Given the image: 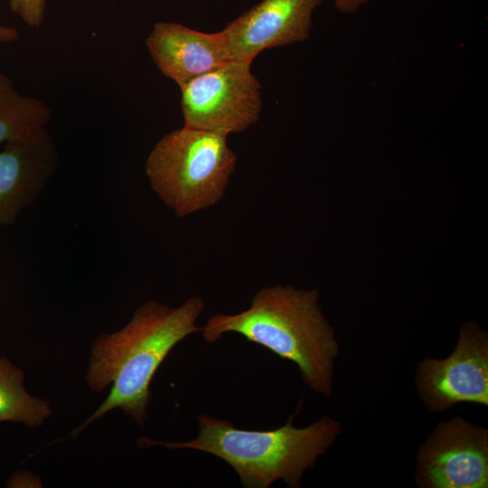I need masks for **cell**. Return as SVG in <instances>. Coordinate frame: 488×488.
<instances>
[{"instance_id":"11","label":"cell","mask_w":488,"mask_h":488,"mask_svg":"<svg viewBox=\"0 0 488 488\" xmlns=\"http://www.w3.org/2000/svg\"><path fill=\"white\" fill-rule=\"evenodd\" d=\"M25 374L12 361L0 356V422L23 424L29 429L42 427L52 414L48 400L30 394Z\"/></svg>"},{"instance_id":"13","label":"cell","mask_w":488,"mask_h":488,"mask_svg":"<svg viewBox=\"0 0 488 488\" xmlns=\"http://www.w3.org/2000/svg\"><path fill=\"white\" fill-rule=\"evenodd\" d=\"M46 0H9V6L28 26L39 28L44 20Z\"/></svg>"},{"instance_id":"2","label":"cell","mask_w":488,"mask_h":488,"mask_svg":"<svg viewBox=\"0 0 488 488\" xmlns=\"http://www.w3.org/2000/svg\"><path fill=\"white\" fill-rule=\"evenodd\" d=\"M318 301L315 289L264 287L254 295L249 308L235 314H213L201 332L211 343L227 333L242 335L294 362L309 389L330 398L340 346Z\"/></svg>"},{"instance_id":"3","label":"cell","mask_w":488,"mask_h":488,"mask_svg":"<svg viewBox=\"0 0 488 488\" xmlns=\"http://www.w3.org/2000/svg\"><path fill=\"white\" fill-rule=\"evenodd\" d=\"M293 414L272 430H247L233 423L201 414L198 436L188 441H159L147 436L139 447L162 446L169 449H194L211 454L230 465L245 488H267L283 480L300 488L306 470L313 469L342 433V423L327 415L304 427L293 426Z\"/></svg>"},{"instance_id":"7","label":"cell","mask_w":488,"mask_h":488,"mask_svg":"<svg viewBox=\"0 0 488 488\" xmlns=\"http://www.w3.org/2000/svg\"><path fill=\"white\" fill-rule=\"evenodd\" d=\"M415 384L419 399L433 413L461 402L488 407L487 333L473 321L463 324L448 357L418 362Z\"/></svg>"},{"instance_id":"15","label":"cell","mask_w":488,"mask_h":488,"mask_svg":"<svg viewBox=\"0 0 488 488\" xmlns=\"http://www.w3.org/2000/svg\"><path fill=\"white\" fill-rule=\"evenodd\" d=\"M371 0H333L335 7L342 13L352 14Z\"/></svg>"},{"instance_id":"16","label":"cell","mask_w":488,"mask_h":488,"mask_svg":"<svg viewBox=\"0 0 488 488\" xmlns=\"http://www.w3.org/2000/svg\"><path fill=\"white\" fill-rule=\"evenodd\" d=\"M20 34L17 29L0 24V42H14L18 41Z\"/></svg>"},{"instance_id":"4","label":"cell","mask_w":488,"mask_h":488,"mask_svg":"<svg viewBox=\"0 0 488 488\" xmlns=\"http://www.w3.org/2000/svg\"><path fill=\"white\" fill-rule=\"evenodd\" d=\"M228 136L183 126L161 137L145 171L152 190L179 218L217 204L236 168Z\"/></svg>"},{"instance_id":"12","label":"cell","mask_w":488,"mask_h":488,"mask_svg":"<svg viewBox=\"0 0 488 488\" xmlns=\"http://www.w3.org/2000/svg\"><path fill=\"white\" fill-rule=\"evenodd\" d=\"M52 111L40 99L18 92L0 71V144L26 137L47 126Z\"/></svg>"},{"instance_id":"5","label":"cell","mask_w":488,"mask_h":488,"mask_svg":"<svg viewBox=\"0 0 488 488\" xmlns=\"http://www.w3.org/2000/svg\"><path fill=\"white\" fill-rule=\"evenodd\" d=\"M251 64L233 61L181 85L183 126L229 136L255 124L262 99Z\"/></svg>"},{"instance_id":"6","label":"cell","mask_w":488,"mask_h":488,"mask_svg":"<svg viewBox=\"0 0 488 488\" xmlns=\"http://www.w3.org/2000/svg\"><path fill=\"white\" fill-rule=\"evenodd\" d=\"M419 488H487L488 429L461 416L440 421L418 449Z\"/></svg>"},{"instance_id":"14","label":"cell","mask_w":488,"mask_h":488,"mask_svg":"<svg viewBox=\"0 0 488 488\" xmlns=\"http://www.w3.org/2000/svg\"><path fill=\"white\" fill-rule=\"evenodd\" d=\"M9 488H39L42 487L41 478L28 470L14 472L6 481Z\"/></svg>"},{"instance_id":"1","label":"cell","mask_w":488,"mask_h":488,"mask_svg":"<svg viewBox=\"0 0 488 488\" xmlns=\"http://www.w3.org/2000/svg\"><path fill=\"white\" fill-rule=\"evenodd\" d=\"M204 309L201 296L177 307L156 300L140 305L122 328L100 333L91 343L84 380L90 389L107 398L70 436L77 437L90 424L120 409L144 427L152 401L151 382L171 351L191 334L202 331L196 321Z\"/></svg>"},{"instance_id":"9","label":"cell","mask_w":488,"mask_h":488,"mask_svg":"<svg viewBox=\"0 0 488 488\" xmlns=\"http://www.w3.org/2000/svg\"><path fill=\"white\" fill-rule=\"evenodd\" d=\"M59 161L56 144L46 127L5 144L0 151V226L13 225L35 202Z\"/></svg>"},{"instance_id":"10","label":"cell","mask_w":488,"mask_h":488,"mask_svg":"<svg viewBox=\"0 0 488 488\" xmlns=\"http://www.w3.org/2000/svg\"><path fill=\"white\" fill-rule=\"evenodd\" d=\"M145 45L157 69L179 87L233 61L221 31L208 33L181 23L158 22Z\"/></svg>"},{"instance_id":"8","label":"cell","mask_w":488,"mask_h":488,"mask_svg":"<svg viewBox=\"0 0 488 488\" xmlns=\"http://www.w3.org/2000/svg\"><path fill=\"white\" fill-rule=\"evenodd\" d=\"M323 0H262L221 32L232 61H253L267 49L306 40Z\"/></svg>"}]
</instances>
